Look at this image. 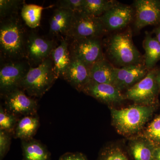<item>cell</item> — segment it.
<instances>
[{
    "label": "cell",
    "mask_w": 160,
    "mask_h": 160,
    "mask_svg": "<svg viewBox=\"0 0 160 160\" xmlns=\"http://www.w3.org/2000/svg\"><path fill=\"white\" fill-rule=\"evenodd\" d=\"M28 34L18 14L1 20V60L10 62L26 60Z\"/></svg>",
    "instance_id": "6da1fadb"
},
{
    "label": "cell",
    "mask_w": 160,
    "mask_h": 160,
    "mask_svg": "<svg viewBox=\"0 0 160 160\" xmlns=\"http://www.w3.org/2000/svg\"><path fill=\"white\" fill-rule=\"evenodd\" d=\"M109 108L112 125L118 133L131 137L142 130L153 114L155 106L135 104L122 109Z\"/></svg>",
    "instance_id": "7a4b0ae2"
},
{
    "label": "cell",
    "mask_w": 160,
    "mask_h": 160,
    "mask_svg": "<svg viewBox=\"0 0 160 160\" xmlns=\"http://www.w3.org/2000/svg\"><path fill=\"white\" fill-rule=\"evenodd\" d=\"M106 45L107 54L116 67L144 63V58L133 42L131 28L112 35Z\"/></svg>",
    "instance_id": "3957f363"
},
{
    "label": "cell",
    "mask_w": 160,
    "mask_h": 160,
    "mask_svg": "<svg viewBox=\"0 0 160 160\" xmlns=\"http://www.w3.org/2000/svg\"><path fill=\"white\" fill-rule=\"evenodd\" d=\"M57 79L50 57L36 67L30 66L21 83V89L29 96L41 98Z\"/></svg>",
    "instance_id": "277c9868"
},
{
    "label": "cell",
    "mask_w": 160,
    "mask_h": 160,
    "mask_svg": "<svg viewBox=\"0 0 160 160\" xmlns=\"http://www.w3.org/2000/svg\"><path fill=\"white\" fill-rule=\"evenodd\" d=\"M157 69L149 70L144 78L127 89L124 94L125 99L138 105L155 106L159 94L156 80Z\"/></svg>",
    "instance_id": "5b68a950"
},
{
    "label": "cell",
    "mask_w": 160,
    "mask_h": 160,
    "mask_svg": "<svg viewBox=\"0 0 160 160\" xmlns=\"http://www.w3.org/2000/svg\"><path fill=\"white\" fill-rule=\"evenodd\" d=\"M107 32L100 17L81 12H74L71 28L66 38L72 40L84 38H100Z\"/></svg>",
    "instance_id": "8992f818"
},
{
    "label": "cell",
    "mask_w": 160,
    "mask_h": 160,
    "mask_svg": "<svg viewBox=\"0 0 160 160\" xmlns=\"http://www.w3.org/2000/svg\"><path fill=\"white\" fill-rule=\"evenodd\" d=\"M26 60L5 62L0 69V93L1 97L18 89L30 67Z\"/></svg>",
    "instance_id": "52a82bcc"
},
{
    "label": "cell",
    "mask_w": 160,
    "mask_h": 160,
    "mask_svg": "<svg viewBox=\"0 0 160 160\" xmlns=\"http://www.w3.org/2000/svg\"><path fill=\"white\" fill-rule=\"evenodd\" d=\"M69 49L72 58L80 60L90 67L105 58L102 43L97 38L72 40Z\"/></svg>",
    "instance_id": "ba28073f"
},
{
    "label": "cell",
    "mask_w": 160,
    "mask_h": 160,
    "mask_svg": "<svg viewBox=\"0 0 160 160\" xmlns=\"http://www.w3.org/2000/svg\"><path fill=\"white\" fill-rule=\"evenodd\" d=\"M55 48L53 41L31 32L28 34L26 41V60L30 66L36 67L51 57Z\"/></svg>",
    "instance_id": "9c48e42d"
},
{
    "label": "cell",
    "mask_w": 160,
    "mask_h": 160,
    "mask_svg": "<svg viewBox=\"0 0 160 160\" xmlns=\"http://www.w3.org/2000/svg\"><path fill=\"white\" fill-rule=\"evenodd\" d=\"M3 98L5 109L18 117L38 114L37 101L22 89H15Z\"/></svg>",
    "instance_id": "30bf717a"
},
{
    "label": "cell",
    "mask_w": 160,
    "mask_h": 160,
    "mask_svg": "<svg viewBox=\"0 0 160 160\" xmlns=\"http://www.w3.org/2000/svg\"><path fill=\"white\" fill-rule=\"evenodd\" d=\"M133 6L136 30L147 26L160 25V0H136Z\"/></svg>",
    "instance_id": "8fae6325"
},
{
    "label": "cell",
    "mask_w": 160,
    "mask_h": 160,
    "mask_svg": "<svg viewBox=\"0 0 160 160\" xmlns=\"http://www.w3.org/2000/svg\"><path fill=\"white\" fill-rule=\"evenodd\" d=\"M134 17V9L132 7L119 3L100 18L108 32L126 28Z\"/></svg>",
    "instance_id": "7c38bea8"
},
{
    "label": "cell",
    "mask_w": 160,
    "mask_h": 160,
    "mask_svg": "<svg viewBox=\"0 0 160 160\" xmlns=\"http://www.w3.org/2000/svg\"><path fill=\"white\" fill-rule=\"evenodd\" d=\"M149 71L144 63L122 67H115L113 85L122 92L144 78Z\"/></svg>",
    "instance_id": "4fadbf2b"
},
{
    "label": "cell",
    "mask_w": 160,
    "mask_h": 160,
    "mask_svg": "<svg viewBox=\"0 0 160 160\" xmlns=\"http://www.w3.org/2000/svg\"><path fill=\"white\" fill-rule=\"evenodd\" d=\"M82 92L109 106L119 104L126 99L122 92L112 84H101L90 81Z\"/></svg>",
    "instance_id": "5bb4252c"
},
{
    "label": "cell",
    "mask_w": 160,
    "mask_h": 160,
    "mask_svg": "<svg viewBox=\"0 0 160 160\" xmlns=\"http://www.w3.org/2000/svg\"><path fill=\"white\" fill-rule=\"evenodd\" d=\"M91 67L78 59L72 58L71 62L63 77L66 82L79 92H82L91 81Z\"/></svg>",
    "instance_id": "9a60e30c"
},
{
    "label": "cell",
    "mask_w": 160,
    "mask_h": 160,
    "mask_svg": "<svg viewBox=\"0 0 160 160\" xmlns=\"http://www.w3.org/2000/svg\"><path fill=\"white\" fill-rule=\"evenodd\" d=\"M74 12L58 8L49 21V32L52 35L66 37L71 28Z\"/></svg>",
    "instance_id": "2e32d148"
},
{
    "label": "cell",
    "mask_w": 160,
    "mask_h": 160,
    "mask_svg": "<svg viewBox=\"0 0 160 160\" xmlns=\"http://www.w3.org/2000/svg\"><path fill=\"white\" fill-rule=\"evenodd\" d=\"M69 45L68 38H63L59 46L56 47L52 52L51 58L57 78H63L71 62L72 57Z\"/></svg>",
    "instance_id": "e0dca14e"
},
{
    "label": "cell",
    "mask_w": 160,
    "mask_h": 160,
    "mask_svg": "<svg viewBox=\"0 0 160 160\" xmlns=\"http://www.w3.org/2000/svg\"><path fill=\"white\" fill-rule=\"evenodd\" d=\"M22 141L23 160H51V153L38 140L32 138Z\"/></svg>",
    "instance_id": "ac0fdd59"
},
{
    "label": "cell",
    "mask_w": 160,
    "mask_h": 160,
    "mask_svg": "<svg viewBox=\"0 0 160 160\" xmlns=\"http://www.w3.org/2000/svg\"><path fill=\"white\" fill-rule=\"evenodd\" d=\"M115 67L105 58L100 60L91 66L90 69L91 82L113 85Z\"/></svg>",
    "instance_id": "d6986e66"
},
{
    "label": "cell",
    "mask_w": 160,
    "mask_h": 160,
    "mask_svg": "<svg viewBox=\"0 0 160 160\" xmlns=\"http://www.w3.org/2000/svg\"><path fill=\"white\" fill-rule=\"evenodd\" d=\"M129 148L135 160H153L155 146L142 135L130 140Z\"/></svg>",
    "instance_id": "ffe728a7"
},
{
    "label": "cell",
    "mask_w": 160,
    "mask_h": 160,
    "mask_svg": "<svg viewBox=\"0 0 160 160\" xmlns=\"http://www.w3.org/2000/svg\"><path fill=\"white\" fill-rule=\"evenodd\" d=\"M40 126L38 114L20 118L13 132V138L21 141L32 138Z\"/></svg>",
    "instance_id": "44dd1931"
},
{
    "label": "cell",
    "mask_w": 160,
    "mask_h": 160,
    "mask_svg": "<svg viewBox=\"0 0 160 160\" xmlns=\"http://www.w3.org/2000/svg\"><path fill=\"white\" fill-rule=\"evenodd\" d=\"M143 46L145 51L144 64L149 71L155 68L157 63L160 61V43L155 37L146 32Z\"/></svg>",
    "instance_id": "7402d4cb"
},
{
    "label": "cell",
    "mask_w": 160,
    "mask_h": 160,
    "mask_svg": "<svg viewBox=\"0 0 160 160\" xmlns=\"http://www.w3.org/2000/svg\"><path fill=\"white\" fill-rule=\"evenodd\" d=\"M119 3L114 0H84L82 12L92 16L100 17Z\"/></svg>",
    "instance_id": "603a6c76"
},
{
    "label": "cell",
    "mask_w": 160,
    "mask_h": 160,
    "mask_svg": "<svg viewBox=\"0 0 160 160\" xmlns=\"http://www.w3.org/2000/svg\"><path fill=\"white\" fill-rule=\"evenodd\" d=\"M44 9L42 6L25 3L21 9V17L28 27L34 29L39 26Z\"/></svg>",
    "instance_id": "cb8c5ba5"
},
{
    "label": "cell",
    "mask_w": 160,
    "mask_h": 160,
    "mask_svg": "<svg viewBox=\"0 0 160 160\" xmlns=\"http://www.w3.org/2000/svg\"><path fill=\"white\" fill-rule=\"evenodd\" d=\"M20 118L0 106V130L8 132L12 135Z\"/></svg>",
    "instance_id": "d4e9b609"
},
{
    "label": "cell",
    "mask_w": 160,
    "mask_h": 160,
    "mask_svg": "<svg viewBox=\"0 0 160 160\" xmlns=\"http://www.w3.org/2000/svg\"><path fill=\"white\" fill-rule=\"evenodd\" d=\"M153 145L160 146V114L149 123L142 134Z\"/></svg>",
    "instance_id": "484cf974"
},
{
    "label": "cell",
    "mask_w": 160,
    "mask_h": 160,
    "mask_svg": "<svg viewBox=\"0 0 160 160\" xmlns=\"http://www.w3.org/2000/svg\"><path fill=\"white\" fill-rule=\"evenodd\" d=\"M25 1L21 0H1L0 1V17L1 19L17 14L18 11L22 9Z\"/></svg>",
    "instance_id": "4316f807"
},
{
    "label": "cell",
    "mask_w": 160,
    "mask_h": 160,
    "mask_svg": "<svg viewBox=\"0 0 160 160\" xmlns=\"http://www.w3.org/2000/svg\"><path fill=\"white\" fill-rule=\"evenodd\" d=\"M97 160H129L119 146L110 145L100 151Z\"/></svg>",
    "instance_id": "83f0119b"
},
{
    "label": "cell",
    "mask_w": 160,
    "mask_h": 160,
    "mask_svg": "<svg viewBox=\"0 0 160 160\" xmlns=\"http://www.w3.org/2000/svg\"><path fill=\"white\" fill-rule=\"evenodd\" d=\"M12 135L8 132L0 130V160H3L9 152Z\"/></svg>",
    "instance_id": "f1b7e54d"
},
{
    "label": "cell",
    "mask_w": 160,
    "mask_h": 160,
    "mask_svg": "<svg viewBox=\"0 0 160 160\" xmlns=\"http://www.w3.org/2000/svg\"><path fill=\"white\" fill-rule=\"evenodd\" d=\"M84 0H61L58 2V8L71 10L74 12H82Z\"/></svg>",
    "instance_id": "f546056e"
},
{
    "label": "cell",
    "mask_w": 160,
    "mask_h": 160,
    "mask_svg": "<svg viewBox=\"0 0 160 160\" xmlns=\"http://www.w3.org/2000/svg\"><path fill=\"white\" fill-rule=\"evenodd\" d=\"M58 160H89L85 155L80 152H67L62 155Z\"/></svg>",
    "instance_id": "4dcf8cb0"
},
{
    "label": "cell",
    "mask_w": 160,
    "mask_h": 160,
    "mask_svg": "<svg viewBox=\"0 0 160 160\" xmlns=\"http://www.w3.org/2000/svg\"><path fill=\"white\" fill-rule=\"evenodd\" d=\"M153 160H160V146L155 147Z\"/></svg>",
    "instance_id": "1f68e13d"
},
{
    "label": "cell",
    "mask_w": 160,
    "mask_h": 160,
    "mask_svg": "<svg viewBox=\"0 0 160 160\" xmlns=\"http://www.w3.org/2000/svg\"><path fill=\"white\" fill-rule=\"evenodd\" d=\"M153 32L155 35V38L160 43V24L158 25L157 27L153 29Z\"/></svg>",
    "instance_id": "d6a6232c"
},
{
    "label": "cell",
    "mask_w": 160,
    "mask_h": 160,
    "mask_svg": "<svg viewBox=\"0 0 160 160\" xmlns=\"http://www.w3.org/2000/svg\"><path fill=\"white\" fill-rule=\"evenodd\" d=\"M156 80L158 87L159 92L160 94V68L157 69L156 74Z\"/></svg>",
    "instance_id": "836d02e7"
}]
</instances>
